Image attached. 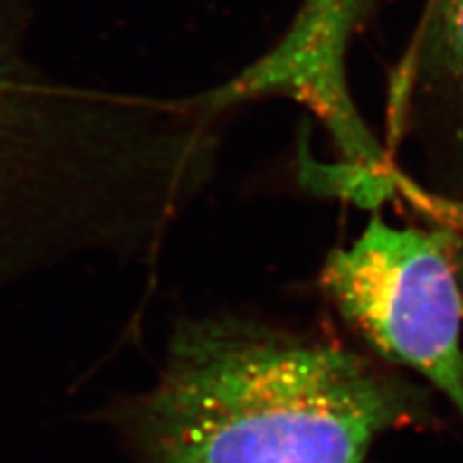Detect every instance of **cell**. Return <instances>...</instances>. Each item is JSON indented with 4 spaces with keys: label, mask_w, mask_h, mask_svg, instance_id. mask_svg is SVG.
<instances>
[{
    "label": "cell",
    "mask_w": 463,
    "mask_h": 463,
    "mask_svg": "<svg viewBox=\"0 0 463 463\" xmlns=\"http://www.w3.org/2000/svg\"><path fill=\"white\" fill-rule=\"evenodd\" d=\"M427 396L369 357L253 318H187L110 421L139 463H364Z\"/></svg>",
    "instance_id": "obj_2"
},
{
    "label": "cell",
    "mask_w": 463,
    "mask_h": 463,
    "mask_svg": "<svg viewBox=\"0 0 463 463\" xmlns=\"http://www.w3.org/2000/svg\"><path fill=\"white\" fill-rule=\"evenodd\" d=\"M318 282L373 354L421 376L463 419V286L450 243L373 213L326 255Z\"/></svg>",
    "instance_id": "obj_3"
},
{
    "label": "cell",
    "mask_w": 463,
    "mask_h": 463,
    "mask_svg": "<svg viewBox=\"0 0 463 463\" xmlns=\"http://www.w3.org/2000/svg\"><path fill=\"white\" fill-rule=\"evenodd\" d=\"M373 0H301V10L317 25L350 32L365 20Z\"/></svg>",
    "instance_id": "obj_4"
},
{
    "label": "cell",
    "mask_w": 463,
    "mask_h": 463,
    "mask_svg": "<svg viewBox=\"0 0 463 463\" xmlns=\"http://www.w3.org/2000/svg\"><path fill=\"white\" fill-rule=\"evenodd\" d=\"M27 22L0 0V288L83 257H153L213 153L184 99L51 76Z\"/></svg>",
    "instance_id": "obj_1"
}]
</instances>
